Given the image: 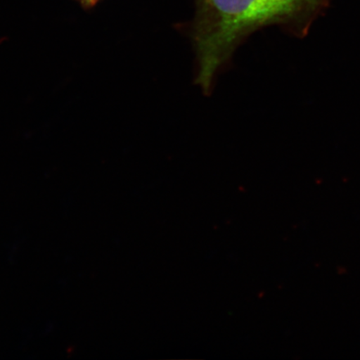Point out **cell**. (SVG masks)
Here are the masks:
<instances>
[{
    "instance_id": "cell-1",
    "label": "cell",
    "mask_w": 360,
    "mask_h": 360,
    "mask_svg": "<svg viewBox=\"0 0 360 360\" xmlns=\"http://www.w3.org/2000/svg\"><path fill=\"white\" fill-rule=\"evenodd\" d=\"M330 0H195L191 38L197 56L195 82L205 94L236 48L255 31L278 25L302 37Z\"/></svg>"
},
{
    "instance_id": "cell-2",
    "label": "cell",
    "mask_w": 360,
    "mask_h": 360,
    "mask_svg": "<svg viewBox=\"0 0 360 360\" xmlns=\"http://www.w3.org/2000/svg\"><path fill=\"white\" fill-rule=\"evenodd\" d=\"M80 1L84 4V6L91 8L96 6L98 0H80Z\"/></svg>"
}]
</instances>
